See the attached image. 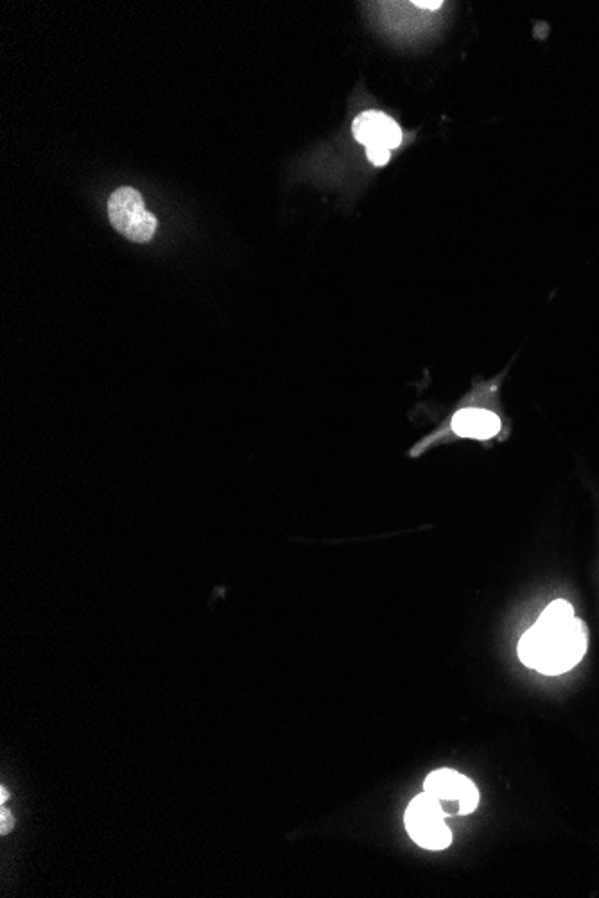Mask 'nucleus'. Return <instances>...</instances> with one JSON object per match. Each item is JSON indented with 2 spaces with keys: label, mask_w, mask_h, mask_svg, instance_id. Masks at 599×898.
Segmentation results:
<instances>
[{
  "label": "nucleus",
  "mask_w": 599,
  "mask_h": 898,
  "mask_svg": "<svg viewBox=\"0 0 599 898\" xmlns=\"http://www.w3.org/2000/svg\"><path fill=\"white\" fill-rule=\"evenodd\" d=\"M587 644V626L576 617L564 622L537 621L519 642V658L539 673L562 674L582 660Z\"/></svg>",
  "instance_id": "f257e3e1"
},
{
  "label": "nucleus",
  "mask_w": 599,
  "mask_h": 898,
  "mask_svg": "<svg viewBox=\"0 0 599 898\" xmlns=\"http://www.w3.org/2000/svg\"><path fill=\"white\" fill-rule=\"evenodd\" d=\"M447 812L442 802L429 793L418 795L406 811L409 838L426 850H445L452 843V832L445 825Z\"/></svg>",
  "instance_id": "f03ea898"
},
{
  "label": "nucleus",
  "mask_w": 599,
  "mask_h": 898,
  "mask_svg": "<svg viewBox=\"0 0 599 898\" xmlns=\"http://www.w3.org/2000/svg\"><path fill=\"white\" fill-rule=\"evenodd\" d=\"M108 216L112 226L133 242H148L157 232V217L146 208L139 190L121 187L108 199Z\"/></svg>",
  "instance_id": "7ed1b4c3"
},
{
  "label": "nucleus",
  "mask_w": 599,
  "mask_h": 898,
  "mask_svg": "<svg viewBox=\"0 0 599 898\" xmlns=\"http://www.w3.org/2000/svg\"><path fill=\"white\" fill-rule=\"evenodd\" d=\"M352 131L359 144L366 147H386L395 149L402 144V130L390 115L382 112H363L357 115Z\"/></svg>",
  "instance_id": "20e7f679"
},
{
  "label": "nucleus",
  "mask_w": 599,
  "mask_h": 898,
  "mask_svg": "<svg viewBox=\"0 0 599 898\" xmlns=\"http://www.w3.org/2000/svg\"><path fill=\"white\" fill-rule=\"evenodd\" d=\"M452 431L461 438L490 440L501 431V418L487 409H461L452 418Z\"/></svg>",
  "instance_id": "39448f33"
},
{
  "label": "nucleus",
  "mask_w": 599,
  "mask_h": 898,
  "mask_svg": "<svg viewBox=\"0 0 599 898\" xmlns=\"http://www.w3.org/2000/svg\"><path fill=\"white\" fill-rule=\"evenodd\" d=\"M469 782L470 778L463 777L454 769H436L426 778L424 789L429 795L438 798L442 804L458 802V809H460L461 796L465 793Z\"/></svg>",
  "instance_id": "423d86ee"
},
{
  "label": "nucleus",
  "mask_w": 599,
  "mask_h": 898,
  "mask_svg": "<svg viewBox=\"0 0 599 898\" xmlns=\"http://www.w3.org/2000/svg\"><path fill=\"white\" fill-rule=\"evenodd\" d=\"M390 153V149H386V147H366V156H368V160H370L372 164L377 165V167H382V165H386L390 162Z\"/></svg>",
  "instance_id": "0eeeda50"
},
{
  "label": "nucleus",
  "mask_w": 599,
  "mask_h": 898,
  "mask_svg": "<svg viewBox=\"0 0 599 898\" xmlns=\"http://www.w3.org/2000/svg\"><path fill=\"white\" fill-rule=\"evenodd\" d=\"M0 834L2 836H6L9 830L13 829V816H11V812L6 809V807H2L0 809Z\"/></svg>",
  "instance_id": "6e6552de"
},
{
  "label": "nucleus",
  "mask_w": 599,
  "mask_h": 898,
  "mask_svg": "<svg viewBox=\"0 0 599 898\" xmlns=\"http://www.w3.org/2000/svg\"><path fill=\"white\" fill-rule=\"evenodd\" d=\"M415 6L424 9H438L442 6V2H415Z\"/></svg>",
  "instance_id": "1a4fd4ad"
},
{
  "label": "nucleus",
  "mask_w": 599,
  "mask_h": 898,
  "mask_svg": "<svg viewBox=\"0 0 599 898\" xmlns=\"http://www.w3.org/2000/svg\"><path fill=\"white\" fill-rule=\"evenodd\" d=\"M8 798H9L8 791H6V789H2V791H0V802H2V804H4V802H6V800H8Z\"/></svg>",
  "instance_id": "9d476101"
}]
</instances>
